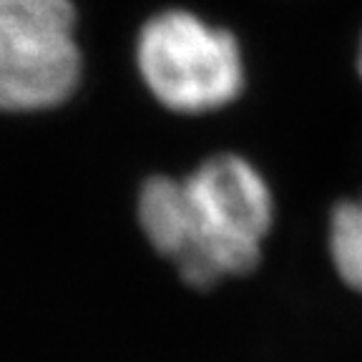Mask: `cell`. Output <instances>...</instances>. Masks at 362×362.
I'll return each instance as SVG.
<instances>
[{
	"instance_id": "obj_1",
	"label": "cell",
	"mask_w": 362,
	"mask_h": 362,
	"mask_svg": "<svg viewBox=\"0 0 362 362\" xmlns=\"http://www.w3.org/2000/svg\"><path fill=\"white\" fill-rule=\"evenodd\" d=\"M272 214L267 181L237 153L204 158L184 179L151 176L139 194L144 234L199 289L255 269Z\"/></svg>"
},
{
	"instance_id": "obj_2",
	"label": "cell",
	"mask_w": 362,
	"mask_h": 362,
	"mask_svg": "<svg viewBox=\"0 0 362 362\" xmlns=\"http://www.w3.org/2000/svg\"><path fill=\"white\" fill-rule=\"evenodd\" d=\"M136 61L153 96L174 111H211L237 98L244 86L237 38L181 8L144 23Z\"/></svg>"
},
{
	"instance_id": "obj_3",
	"label": "cell",
	"mask_w": 362,
	"mask_h": 362,
	"mask_svg": "<svg viewBox=\"0 0 362 362\" xmlns=\"http://www.w3.org/2000/svg\"><path fill=\"white\" fill-rule=\"evenodd\" d=\"M71 0H0V111H40L78 86Z\"/></svg>"
},
{
	"instance_id": "obj_4",
	"label": "cell",
	"mask_w": 362,
	"mask_h": 362,
	"mask_svg": "<svg viewBox=\"0 0 362 362\" xmlns=\"http://www.w3.org/2000/svg\"><path fill=\"white\" fill-rule=\"evenodd\" d=\"M329 255L339 277L362 292V197L345 199L332 209Z\"/></svg>"
},
{
	"instance_id": "obj_5",
	"label": "cell",
	"mask_w": 362,
	"mask_h": 362,
	"mask_svg": "<svg viewBox=\"0 0 362 362\" xmlns=\"http://www.w3.org/2000/svg\"><path fill=\"white\" fill-rule=\"evenodd\" d=\"M360 74H362V43H360Z\"/></svg>"
}]
</instances>
